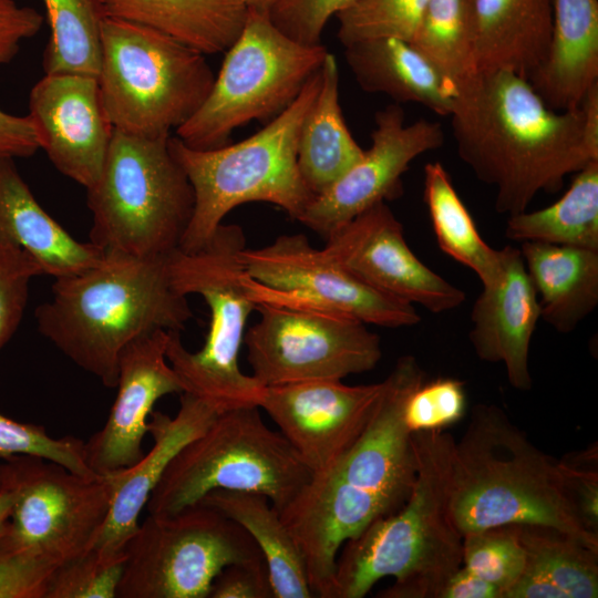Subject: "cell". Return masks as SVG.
<instances>
[{"mask_svg":"<svg viewBox=\"0 0 598 598\" xmlns=\"http://www.w3.org/2000/svg\"><path fill=\"white\" fill-rule=\"evenodd\" d=\"M458 157L495 190V210H527L540 192L598 161V83L573 110L550 109L528 79L480 70L454 87L450 113Z\"/></svg>","mask_w":598,"mask_h":598,"instance_id":"obj_1","label":"cell"},{"mask_svg":"<svg viewBox=\"0 0 598 598\" xmlns=\"http://www.w3.org/2000/svg\"><path fill=\"white\" fill-rule=\"evenodd\" d=\"M168 257L104 251L96 265L56 278L51 299L35 310L39 331L103 385L115 388L130 343L158 330L181 332L194 317L172 282Z\"/></svg>","mask_w":598,"mask_h":598,"instance_id":"obj_2","label":"cell"},{"mask_svg":"<svg viewBox=\"0 0 598 598\" xmlns=\"http://www.w3.org/2000/svg\"><path fill=\"white\" fill-rule=\"evenodd\" d=\"M416 480L404 505L347 540L336 561L330 598H362L394 577L380 598H437L463 565V534L450 507L454 437L443 430L412 433Z\"/></svg>","mask_w":598,"mask_h":598,"instance_id":"obj_3","label":"cell"},{"mask_svg":"<svg viewBox=\"0 0 598 598\" xmlns=\"http://www.w3.org/2000/svg\"><path fill=\"white\" fill-rule=\"evenodd\" d=\"M450 507L458 530L540 524L598 548L567 495L558 460L534 445L494 404H476L454 441Z\"/></svg>","mask_w":598,"mask_h":598,"instance_id":"obj_4","label":"cell"},{"mask_svg":"<svg viewBox=\"0 0 598 598\" xmlns=\"http://www.w3.org/2000/svg\"><path fill=\"white\" fill-rule=\"evenodd\" d=\"M321 84V68L296 100L254 135L210 150L171 136V148L194 190V210L179 250L200 249L235 207L265 202L299 221L315 195L303 182L297 147L303 118Z\"/></svg>","mask_w":598,"mask_h":598,"instance_id":"obj_5","label":"cell"},{"mask_svg":"<svg viewBox=\"0 0 598 598\" xmlns=\"http://www.w3.org/2000/svg\"><path fill=\"white\" fill-rule=\"evenodd\" d=\"M246 237L238 225L221 224L198 250H175L168 257L174 287L184 296L198 295L210 312L204 346L192 352L181 332L169 331L166 358L183 392L190 393L217 412L259 406L265 386L239 367L246 324L255 303L245 286L247 271L240 252ZM182 392V393H183Z\"/></svg>","mask_w":598,"mask_h":598,"instance_id":"obj_6","label":"cell"},{"mask_svg":"<svg viewBox=\"0 0 598 598\" xmlns=\"http://www.w3.org/2000/svg\"><path fill=\"white\" fill-rule=\"evenodd\" d=\"M171 136L113 130L101 174L86 188L90 243L101 250L151 258L179 249L195 199Z\"/></svg>","mask_w":598,"mask_h":598,"instance_id":"obj_7","label":"cell"},{"mask_svg":"<svg viewBox=\"0 0 598 598\" xmlns=\"http://www.w3.org/2000/svg\"><path fill=\"white\" fill-rule=\"evenodd\" d=\"M214 80L205 54L151 28L104 18L97 82L114 130L169 135L198 111Z\"/></svg>","mask_w":598,"mask_h":598,"instance_id":"obj_8","label":"cell"},{"mask_svg":"<svg viewBox=\"0 0 598 598\" xmlns=\"http://www.w3.org/2000/svg\"><path fill=\"white\" fill-rule=\"evenodd\" d=\"M259 406L218 413L171 462L146 504L151 515H172L214 489L262 494L280 512L312 472L286 437L261 419Z\"/></svg>","mask_w":598,"mask_h":598,"instance_id":"obj_9","label":"cell"},{"mask_svg":"<svg viewBox=\"0 0 598 598\" xmlns=\"http://www.w3.org/2000/svg\"><path fill=\"white\" fill-rule=\"evenodd\" d=\"M327 54L322 44L307 45L286 35L269 11L248 9L208 96L176 128V136L188 147L210 150L229 144L233 131L244 124L268 123L296 100Z\"/></svg>","mask_w":598,"mask_h":598,"instance_id":"obj_10","label":"cell"},{"mask_svg":"<svg viewBox=\"0 0 598 598\" xmlns=\"http://www.w3.org/2000/svg\"><path fill=\"white\" fill-rule=\"evenodd\" d=\"M124 554L117 598H207L223 568L264 557L238 523L200 503L148 514Z\"/></svg>","mask_w":598,"mask_h":598,"instance_id":"obj_11","label":"cell"},{"mask_svg":"<svg viewBox=\"0 0 598 598\" xmlns=\"http://www.w3.org/2000/svg\"><path fill=\"white\" fill-rule=\"evenodd\" d=\"M0 488L14 495L2 534L55 568L92 549L113 498L109 475L83 476L25 454L0 464Z\"/></svg>","mask_w":598,"mask_h":598,"instance_id":"obj_12","label":"cell"},{"mask_svg":"<svg viewBox=\"0 0 598 598\" xmlns=\"http://www.w3.org/2000/svg\"><path fill=\"white\" fill-rule=\"evenodd\" d=\"M255 310L260 317L244 343L251 375L264 386L342 380L371 371L382 358L380 337L353 318L287 303Z\"/></svg>","mask_w":598,"mask_h":598,"instance_id":"obj_13","label":"cell"},{"mask_svg":"<svg viewBox=\"0 0 598 598\" xmlns=\"http://www.w3.org/2000/svg\"><path fill=\"white\" fill-rule=\"evenodd\" d=\"M240 258L255 306H302L384 328L413 327L421 321L414 305L364 283L323 248H315L303 234L281 235L257 249L245 247Z\"/></svg>","mask_w":598,"mask_h":598,"instance_id":"obj_14","label":"cell"},{"mask_svg":"<svg viewBox=\"0 0 598 598\" xmlns=\"http://www.w3.org/2000/svg\"><path fill=\"white\" fill-rule=\"evenodd\" d=\"M323 249L370 287L433 313L460 307L465 292L429 268L405 241L403 226L380 202L327 237Z\"/></svg>","mask_w":598,"mask_h":598,"instance_id":"obj_15","label":"cell"},{"mask_svg":"<svg viewBox=\"0 0 598 598\" xmlns=\"http://www.w3.org/2000/svg\"><path fill=\"white\" fill-rule=\"evenodd\" d=\"M404 118L399 104L378 111L370 148L334 184L315 196L299 221L327 237L369 207L398 197L401 177L410 164L444 143L439 122L420 118L405 124Z\"/></svg>","mask_w":598,"mask_h":598,"instance_id":"obj_16","label":"cell"},{"mask_svg":"<svg viewBox=\"0 0 598 598\" xmlns=\"http://www.w3.org/2000/svg\"><path fill=\"white\" fill-rule=\"evenodd\" d=\"M383 381L348 385L312 380L265 386L259 408L315 474L329 471L368 424Z\"/></svg>","mask_w":598,"mask_h":598,"instance_id":"obj_17","label":"cell"},{"mask_svg":"<svg viewBox=\"0 0 598 598\" xmlns=\"http://www.w3.org/2000/svg\"><path fill=\"white\" fill-rule=\"evenodd\" d=\"M425 380L415 357L398 359L383 380L378 404L353 445L327 472L359 491L375 495L393 512L409 498L416 480L417 460L403 410L412 391Z\"/></svg>","mask_w":598,"mask_h":598,"instance_id":"obj_18","label":"cell"},{"mask_svg":"<svg viewBox=\"0 0 598 598\" xmlns=\"http://www.w3.org/2000/svg\"><path fill=\"white\" fill-rule=\"evenodd\" d=\"M54 167L85 188L99 178L113 135L97 78L45 74L31 89L29 115Z\"/></svg>","mask_w":598,"mask_h":598,"instance_id":"obj_19","label":"cell"},{"mask_svg":"<svg viewBox=\"0 0 598 598\" xmlns=\"http://www.w3.org/2000/svg\"><path fill=\"white\" fill-rule=\"evenodd\" d=\"M169 331L158 330L130 343L118 361L117 393L101 430L84 442L85 461L106 475L138 462L155 403L182 393V383L166 358Z\"/></svg>","mask_w":598,"mask_h":598,"instance_id":"obj_20","label":"cell"},{"mask_svg":"<svg viewBox=\"0 0 598 598\" xmlns=\"http://www.w3.org/2000/svg\"><path fill=\"white\" fill-rule=\"evenodd\" d=\"M540 305L527 274L519 248H503L499 277L475 300L470 341L476 355L491 363H502L509 384L519 391L532 389L528 365L529 348Z\"/></svg>","mask_w":598,"mask_h":598,"instance_id":"obj_21","label":"cell"},{"mask_svg":"<svg viewBox=\"0 0 598 598\" xmlns=\"http://www.w3.org/2000/svg\"><path fill=\"white\" fill-rule=\"evenodd\" d=\"M175 416L153 411L147 433L153 439L150 452L130 467L106 474L113 483V498L105 523L92 547L104 557L124 555V548L138 528V516L164 472L193 439L219 413L202 399L183 392Z\"/></svg>","mask_w":598,"mask_h":598,"instance_id":"obj_22","label":"cell"},{"mask_svg":"<svg viewBox=\"0 0 598 598\" xmlns=\"http://www.w3.org/2000/svg\"><path fill=\"white\" fill-rule=\"evenodd\" d=\"M0 243L27 251L42 274L56 278L96 265L104 251L71 236L38 203L13 158H0Z\"/></svg>","mask_w":598,"mask_h":598,"instance_id":"obj_23","label":"cell"},{"mask_svg":"<svg viewBox=\"0 0 598 598\" xmlns=\"http://www.w3.org/2000/svg\"><path fill=\"white\" fill-rule=\"evenodd\" d=\"M527 79L550 109L580 105L598 83V0H553L548 51Z\"/></svg>","mask_w":598,"mask_h":598,"instance_id":"obj_24","label":"cell"},{"mask_svg":"<svg viewBox=\"0 0 598 598\" xmlns=\"http://www.w3.org/2000/svg\"><path fill=\"white\" fill-rule=\"evenodd\" d=\"M525 567L504 598H596L598 548L553 526L516 524Z\"/></svg>","mask_w":598,"mask_h":598,"instance_id":"obj_25","label":"cell"},{"mask_svg":"<svg viewBox=\"0 0 598 598\" xmlns=\"http://www.w3.org/2000/svg\"><path fill=\"white\" fill-rule=\"evenodd\" d=\"M476 64L528 78L545 60L553 0H473Z\"/></svg>","mask_w":598,"mask_h":598,"instance_id":"obj_26","label":"cell"},{"mask_svg":"<svg viewBox=\"0 0 598 598\" xmlns=\"http://www.w3.org/2000/svg\"><path fill=\"white\" fill-rule=\"evenodd\" d=\"M347 63L359 86L399 103H417L448 116L454 89L413 48L398 38L363 40L344 47Z\"/></svg>","mask_w":598,"mask_h":598,"instance_id":"obj_27","label":"cell"},{"mask_svg":"<svg viewBox=\"0 0 598 598\" xmlns=\"http://www.w3.org/2000/svg\"><path fill=\"white\" fill-rule=\"evenodd\" d=\"M520 254L540 305V319L573 332L598 305V250L520 243Z\"/></svg>","mask_w":598,"mask_h":598,"instance_id":"obj_28","label":"cell"},{"mask_svg":"<svg viewBox=\"0 0 598 598\" xmlns=\"http://www.w3.org/2000/svg\"><path fill=\"white\" fill-rule=\"evenodd\" d=\"M105 17L134 22L203 53L227 51L248 8L243 0H99Z\"/></svg>","mask_w":598,"mask_h":598,"instance_id":"obj_29","label":"cell"},{"mask_svg":"<svg viewBox=\"0 0 598 598\" xmlns=\"http://www.w3.org/2000/svg\"><path fill=\"white\" fill-rule=\"evenodd\" d=\"M351 135L339 101V66L328 52L321 65L319 92L307 112L298 138L297 161L303 182L318 196L363 155Z\"/></svg>","mask_w":598,"mask_h":598,"instance_id":"obj_30","label":"cell"},{"mask_svg":"<svg viewBox=\"0 0 598 598\" xmlns=\"http://www.w3.org/2000/svg\"><path fill=\"white\" fill-rule=\"evenodd\" d=\"M198 503L238 523L266 561L275 598H311L301 553L279 512L262 494L214 489Z\"/></svg>","mask_w":598,"mask_h":598,"instance_id":"obj_31","label":"cell"},{"mask_svg":"<svg viewBox=\"0 0 598 598\" xmlns=\"http://www.w3.org/2000/svg\"><path fill=\"white\" fill-rule=\"evenodd\" d=\"M505 236L518 243H542L598 250V161L575 173L554 204L508 216Z\"/></svg>","mask_w":598,"mask_h":598,"instance_id":"obj_32","label":"cell"},{"mask_svg":"<svg viewBox=\"0 0 598 598\" xmlns=\"http://www.w3.org/2000/svg\"><path fill=\"white\" fill-rule=\"evenodd\" d=\"M424 203L440 249L471 269L483 286L493 283L503 268V248L491 247L440 162L424 166Z\"/></svg>","mask_w":598,"mask_h":598,"instance_id":"obj_33","label":"cell"},{"mask_svg":"<svg viewBox=\"0 0 598 598\" xmlns=\"http://www.w3.org/2000/svg\"><path fill=\"white\" fill-rule=\"evenodd\" d=\"M409 42L454 89L477 71L473 0H429Z\"/></svg>","mask_w":598,"mask_h":598,"instance_id":"obj_34","label":"cell"},{"mask_svg":"<svg viewBox=\"0 0 598 598\" xmlns=\"http://www.w3.org/2000/svg\"><path fill=\"white\" fill-rule=\"evenodd\" d=\"M50 39L43 54L45 74L97 78L105 14L99 0H43Z\"/></svg>","mask_w":598,"mask_h":598,"instance_id":"obj_35","label":"cell"},{"mask_svg":"<svg viewBox=\"0 0 598 598\" xmlns=\"http://www.w3.org/2000/svg\"><path fill=\"white\" fill-rule=\"evenodd\" d=\"M463 566L498 587L504 598L525 567V553L516 524L465 533Z\"/></svg>","mask_w":598,"mask_h":598,"instance_id":"obj_36","label":"cell"},{"mask_svg":"<svg viewBox=\"0 0 598 598\" xmlns=\"http://www.w3.org/2000/svg\"><path fill=\"white\" fill-rule=\"evenodd\" d=\"M429 0H357L337 16L343 47L354 42L398 38L410 41Z\"/></svg>","mask_w":598,"mask_h":598,"instance_id":"obj_37","label":"cell"},{"mask_svg":"<svg viewBox=\"0 0 598 598\" xmlns=\"http://www.w3.org/2000/svg\"><path fill=\"white\" fill-rule=\"evenodd\" d=\"M35 455L54 461L80 475L96 476L84 455V441L74 436L53 437L42 425L21 423L0 413V460Z\"/></svg>","mask_w":598,"mask_h":598,"instance_id":"obj_38","label":"cell"},{"mask_svg":"<svg viewBox=\"0 0 598 598\" xmlns=\"http://www.w3.org/2000/svg\"><path fill=\"white\" fill-rule=\"evenodd\" d=\"M124 563L125 554L104 557L90 549L54 569L45 598H115Z\"/></svg>","mask_w":598,"mask_h":598,"instance_id":"obj_39","label":"cell"},{"mask_svg":"<svg viewBox=\"0 0 598 598\" xmlns=\"http://www.w3.org/2000/svg\"><path fill=\"white\" fill-rule=\"evenodd\" d=\"M466 411L462 381L439 378L423 381L409 395L403 419L411 433L444 430L458 422Z\"/></svg>","mask_w":598,"mask_h":598,"instance_id":"obj_40","label":"cell"},{"mask_svg":"<svg viewBox=\"0 0 598 598\" xmlns=\"http://www.w3.org/2000/svg\"><path fill=\"white\" fill-rule=\"evenodd\" d=\"M43 275L38 262L24 250L0 243V350L17 331L25 310L29 285Z\"/></svg>","mask_w":598,"mask_h":598,"instance_id":"obj_41","label":"cell"},{"mask_svg":"<svg viewBox=\"0 0 598 598\" xmlns=\"http://www.w3.org/2000/svg\"><path fill=\"white\" fill-rule=\"evenodd\" d=\"M357 0H278L269 10L272 23L290 39L307 45L321 44V34L332 17Z\"/></svg>","mask_w":598,"mask_h":598,"instance_id":"obj_42","label":"cell"},{"mask_svg":"<svg viewBox=\"0 0 598 598\" xmlns=\"http://www.w3.org/2000/svg\"><path fill=\"white\" fill-rule=\"evenodd\" d=\"M54 569L17 547L0 529V598H45Z\"/></svg>","mask_w":598,"mask_h":598,"instance_id":"obj_43","label":"cell"},{"mask_svg":"<svg viewBox=\"0 0 598 598\" xmlns=\"http://www.w3.org/2000/svg\"><path fill=\"white\" fill-rule=\"evenodd\" d=\"M569 501L582 525L598 534V450L591 444L558 460Z\"/></svg>","mask_w":598,"mask_h":598,"instance_id":"obj_44","label":"cell"},{"mask_svg":"<svg viewBox=\"0 0 598 598\" xmlns=\"http://www.w3.org/2000/svg\"><path fill=\"white\" fill-rule=\"evenodd\" d=\"M209 598H275L264 557L223 568L213 580Z\"/></svg>","mask_w":598,"mask_h":598,"instance_id":"obj_45","label":"cell"},{"mask_svg":"<svg viewBox=\"0 0 598 598\" xmlns=\"http://www.w3.org/2000/svg\"><path fill=\"white\" fill-rule=\"evenodd\" d=\"M43 16L34 8L14 0H0V65L18 53L20 42L34 37L43 24Z\"/></svg>","mask_w":598,"mask_h":598,"instance_id":"obj_46","label":"cell"},{"mask_svg":"<svg viewBox=\"0 0 598 598\" xmlns=\"http://www.w3.org/2000/svg\"><path fill=\"white\" fill-rule=\"evenodd\" d=\"M40 148L30 117L0 109V158L30 157Z\"/></svg>","mask_w":598,"mask_h":598,"instance_id":"obj_47","label":"cell"},{"mask_svg":"<svg viewBox=\"0 0 598 598\" xmlns=\"http://www.w3.org/2000/svg\"><path fill=\"white\" fill-rule=\"evenodd\" d=\"M437 598H503V594L462 565L447 578Z\"/></svg>","mask_w":598,"mask_h":598,"instance_id":"obj_48","label":"cell"},{"mask_svg":"<svg viewBox=\"0 0 598 598\" xmlns=\"http://www.w3.org/2000/svg\"><path fill=\"white\" fill-rule=\"evenodd\" d=\"M14 495L8 489L0 488V529L10 519Z\"/></svg>","mask_w":598,"mask_h":598,"instance_id":"obj_49","label":"cell"},{"mask_svg":"<svg viewBox=\"0 0 598 598\" xmlns=\"http://www.w3.org/2000/svg\"><path fill=\"white\" fill-rule=\"evenodd\" d=\"M249 10L269 11L278 0H243Z\"/></svg>","mask_w":598,"mask_h":598,"instance_id":"obj_50","label":"cell"}]
</instances>
